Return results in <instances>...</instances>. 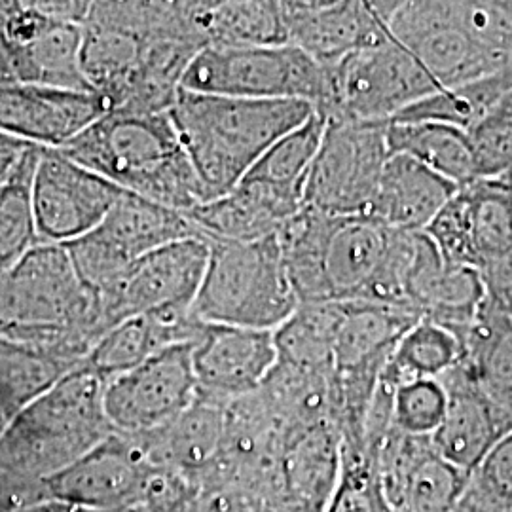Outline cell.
Listing matches in <instances>:
<instances>
[{
	"mask_svg": "<svg viewBox=\"0 0 512 512\" xmlns=\"http://www.w3.org/2000/svg\"><path fill=\"white\" fill-rule=\"evenodd\" d=\"M103 336L97 293L65 245L37 243L0 275V338L76 366Z\"/></svg>",
	"mask_w": 512,
	"mask_h": 512,
	"instance_id": "6da1fadb",
	"label": "cell"
},
{
	"mask_svg": "<svg viewBox=\"0 0 512 512\" xmlns=\"http://www.w3.org/2000/svg\"><path fill=\"white\" fill-rule=\"evenodd\" d=\"M124 192L188 213L207 202L171 110L112 109L57 148Z\"/></svg>",
	"mask_w": 512,
	"mask_h": 512,
	"instance_id": "7a4b0ae2",
	"label": "cell"
},
{
	"mask_svg": "<svg viewBox=\"0 0 512 512\" xmlns=\"http://www.w3.org/2000/svg\"><path fill=\"white\" fill-rule=\"evenodd\" d=\"M306 101H253L183 90L171 118L207 202L232 192L275 143L308 122Z\"/></svg>",
	"mask_w": 512,
	"mask_h": 512,
	"instance_id": "3957f363",
	"label": "cell"
},
{
	"mask_svg": "<svg viewBox=\"0 0 512 512\" xmlns=\"http://www.w3.org/2000/svg\"><path fill=\"white\" fill-rule=\"evenodd\" d=\"M103 385L74 366L23 406L0 435V471L44 482L114 435Z\"/></svg>",
	"mask_w": 512,
	"mask_h": 512,
	"instance_id": "277c9868",
	"label": "cell"
},
{
	"mask_svg": "<svg viewBox=\"0 0 512 512\" xmlns=\"http://www.w3.org/2000/svg\"><path fill=\"white\" fill-rule=\"evenodd\" d=\"M300 306L277 236L209 241V258L192 310L205 325L277 330Z\"/></svg>",
	"mask_w": 512,
	"mask_h": 512,
	"instance_id": "5b68a950",
	"label": "cell"
},
{
	"mask_svg": "<svg viewBox=\"0 0 512 512\" xmlns=\"http://www.w3.org/2000/svg\"><path fill=\"white\" fill-rule=\"evenodd\" d=\"M188 92L253 101H306L327 97V69L291 44L205 48L181 82Z\"/></svg>",
	"mask_w": 512,
	"mask_h": 512,
	"instance_id": "8992f818",
	"label": "cell"
},
{
	"mask_svg": "<svg viewBox=\"0 0 512 512\" xmlns=\"http://www.w3.org/2000/svg\"><path fill=\"white\" fill-rule=\"evenodd\" d=\"M327 69L325 118L391 122L423 97L440 92L420 61L393 37L348 55Z\"/></svg>",
	"mask_w": 512,
	"mask_h": 512,
	"instance_id": "52a82bcc",
	"label": "cell"
},
{
	"mask_svg": "<svg viewBox=\"0 0 512 512\" xmlns=\"http://www.w3.org/2000/svg\"><path fill=\"white\" fill-rule=\"evenodd\" d=\"M389 35L420 61L440 90L512 69L478 37L463 2H397Z\"/></svg>",
	"mask_w": 512,
	"mask_h": 512,
	"instance_id": "ba28073f",
	"label": "cell"
},
{
	"mask_svg": "<svg viewBox=\"0 0 512 512\" xmlns=\"http://www.w3.org/2000/svg\"><path fill=\"white\" fill-rule=\"evenodd\" d=\"M387 122L327 118L304 188V207L327 217H366L389 160Z\"/></svg>",
	"mask_w": 512,
	"mask_h": 512,
	"instance_id": "9c48e42d",
	"label": "cell"
},
{
	"mask_svg": "<svg viewBox=\"0 0 512 512\" xmlns=\"http://www.w3.org/2000/svg\"><path fill=\"white\" fill-rule=\"evenodd\" d=\"M205 239L188 217L124 192L90 234L65 243L80 279L99 291L139 258L183 239Z\"/></svg>",
	"mask_w": 512,
	"mask_h": 512,
	"instance_id": "30bf717a",
	"label": "cell"
},
{
	"mask_svg": "<svg viewBox=\"0 0 512 512\" xmlns=\"http://www.w3.org/2000/svg\"><path fill=\"white\" fill-rule=\"evenodd\" d=\"M82 27L61 23L35 2L0 0V84L92 92L80 69Z\"/></svg>",
	"mask_w": 512,
	"mask_h": 512,
	"instance_id": "8fae6325",
	"label": "cell"
},
{
	"mask_svg": "<svg viewBox=\"0 0 512 512\" xmlns=\"http://www.w3.org/2000/svg\"><path fill=\"white\" fill-rule=\"evenodd\" d=\"M192 344L164 349L105 382L103 406L114 433L124 437L154 433L196 403Z\"/></svg>",
	"mask_w": 512,
	"mask_h": 512,
	"instance_id": "7c38bea8",
	"label": "cell"
},
{
	"mask_svg": "<svg viewBox=\"0 0 512 512\" xmlns=\"http://www.w3.org/2000/svg\"><path fill=\"white\" fill-rule=\"evenodd\" d=\"M209 258L207 239H183L133 262L109 285L95 291L103 334L118 323L162 310L194 304Z\"/></svg>",
	"mask_w": 512,
	"mask_h": 512,
	"instance_id": "4fadbf2b",
	"label": "cell"
},
{
	"mask_svg": "<svg viewBox=\"0 0 512 512\" xmlns=\"http://www.w3.org/2000/svg\"><path fill=\"white\" fill-rule=\"evenodd\" d=\"M42 484L48 499L84 511L124 512L147 507L156 476L139 439L114 433Z\"/></svg>",
	"mask_w": 512,
	"mask_h": 512,
	"instance_id": "5bb4252c",
	"label": "cell"
},
{
	"mask_svg": "<svg viewBox=\"0 0 512 512\" xmlns=\"http://www.w3.org/2000/svg\"><path fill=\"white\" fill-rule=\"evenodd\" d=\"M124 194L57 148H40L31 181L38 243L65 245L90 234Z\"/></svg>",
	"mask_w": 512,
	"mask_h": 512,
	"instance_id": "9a60e30c",
	"label": "cell"
},
{
	"mask_svg": "<svg viewBox=\"0 0 512 512\" xmlns=\"http://www.w3.org/2000/svg\"><path fill=\"white\" fill-rule=\"evenodd\" d=\"M425 234L446 262L476 272L507 255L512 249V177L459 186Z\"/></svg>",
	"mask_w": 512,
	"mask_h": 512,
	"instance_id": "2e32d148",
	"label": "cell"
},
{
	"mask_svg": "<svg viewBox=\"0 0 512 512\" xmlns=\"http://www.w3.org/2000/svg\"><path fill=\"white\" fill-rule=\"evenodd\" d=\"M275 365L274 330L203 325L192 344L198 397L222 406L256 393Z\"/></svg>",
	"mask_w": 512,
	"mask_h": 512,
	"instance_id": "e0dca14e",
	"label": "cell"
},
{
	"mask_svg": "<svg viewBox=\"0 0 512 512\" xmlns=\"http://www.w3.org/2000/svg\"><path fill=\"white\" fill-rule=\"evenodd\" d=\"M397 2H281L287 44L329 67L348 55L378 46Z\"/></svg>",
	"mask_w": 512,
	"mask_h": 512,
	"instance_id": "ac0fdd59",
	"label": "cell"
},
{
	"mask_svg": "<svg viewBox=\"0 0 512 512\" xmlns=\"http://www.w3.org/2000/svg\"><path fill=\"white\" fill-rule=\"evenodd\" d=\"M395 230L370 217H330L321 277L327 302H378Z\"/></svg>",
	"mask_w": 512,
	"mask_h": 512,
	"instance_id": "d6986e66",
	"label": "cell"
},
{
	"mask_svg": "<svg viewBox=\"0 0 512 512\" xmlns=\"http://www.w3.org/2000/svg\"><path fill=\"white\" fill-rule=\"evenodd\" d=\"M109 110L93 92L0 84V133L40 148H63Z\"/></svg>",
	"mask_w": 512,
	"mask_h": 512,
	"instance_id": "ffe728a7",
	"label": "cell"
},
{
	"mask_svg": "<svg viewBox=\"0 0 512 512\" xmlns=\"http://www.w3.org/2000/svg\"><path fill=\"white\" fill-rule=\"evenodd\" d=\"M420 317L378 302H342V319L332 351V376L353 391L372 393L387 359Z\"/></svg>",
	"mask_w": 512,
	"mask_h": 512,
	"instance_id": "44dd1931",
	"label": "cell"
},
{
	"mask_svg": "<svg viewBox=\"0 0 512 512\" xmlns=\"http://www.w3.org/2000/svg\"><path fill=\"white\" fill-rule=\"evenodd\" d=\"M439 380L448 401L431 442L439 456L469 475L480 459L511 433L512 412L494 403L461 361Z\"/></svg>",
	"mask_w": 512,
	"mask_h": 512,
	"instance_id": "7402d4cb",
	"label": "cell"
},
{
	"mask_svg": "<svg viewBox=\"0 0 512 512\" xmlns=\"http://www.w3.org/2000/svg\"><path fill=\"white\" fill-rule=\"evenodd\" d=\"M203 325L188 304L143 313L107 330L76 366L105 384L164 349L196 342Z\"/></svg>",
	"mask_w": 512,
	"mask_h": 512,
	"instance_id": "603a6c76",
	"label": "cell"
},
{
	"mask_svg": "<svg viewBox=\"0 0 512 512\" xmlns=\"http://www.w3.org/2000/svg\"><path fill=\"white\" fill-rule=\"evenodd\" d=\"M458 184L410 156L391 154L366 217L401 232H425Z\"/></svg>",
	"mask_w": 512,
	"mask_h": 512,
	"instance_id": "cb8c5ba5",
	"label": "cell"
},
{
	"mask_svg": "<svg viewBox=\"0 0 512 512\" xmlns=\"http://www.w3.org/2000/svg\"><path fill=\"white\" fill-rule=\"evenodd\" d=\"M325 126L327 118L315 109L308 122L281 137L239 184L255 190L285 213L298 215L304 207V188Z\"/></svg>",
	"mask_w": 512,
	"mask_h": 512,
	"instance_id": "d4e9b609",
	"label": "cell"
},
{
	"mask_svg": "<svg viewBox=\"0 0 512 512\" xmlns=\"http://www.w3.org/2000/svg\"><path fill=\"white\" fill-rule=\"evenodd\" d=\"M188 12L205 48L281 46L287 29L281 2L230 0L190 2Z\"/></svg>",
	"mask_w": 512,
	"mask_h": 512,
	"instance_id": "484cf974",
	"label": "cell"
},
{
	"mask_svg": "<svg viewBox=\"0 0 512 512\" xmlns=\"http://www.w3.org/2000/svg\"><path fill=\"white\" fill-rule=\"evenodd\" d=\"M461 363L494 403L512 412V313L484 298L475 323L459 336Z\"/></svg>",
	"mask_w": 512,
	"mask_h": 512,
	"instance_id": "4316f807",
	"label": "cell"
},
{
	"mask_svg": "<svg viewBox=\"0 0 512 512\" xmlns=\"http://www.w3.org/2000/svg\"><path fill=\"white\" fill-rule=\"evenodd\" d=\"M391 154L414 158L458 186L475 181V162L467 131L435 122H387Z\"/></svg>",
	"mask_w": 512,
	"mask_h": 512,
	"instance_id": "83f0119b",
	"label": "cell"
},
{
	"mask_svg": "<svg viewBox=\"0 0 512 512\" xmlns=\"http://www.w3.org/2000/svg\"><path fill=\"white\" fill-rule=\"evenodd\" d=\"M461 359L463 346L452 330L420 319L393 349L378 385L393 391L416 380H439Z\"/></svg>",
	"mask_w": 512,
	"mask_h": 512,
	"instance_id": "f1b7e54d",
	"label": "cell"
},
{
	"mask_svg": "<svg viewBox=\"0 0 512 512\" xmlns=\"http://www.w3.org/2000/svg\"><path fill=\"white\" fill-rule=\"evenodd\" d=\"M342 319V302L300 304L274 330L277 363L302 370L332 372V351Z\"/></svg>",
	"mask_w": 512,
	"mask_h": 512,
	"instance_id": "f546056e",
	"label": "cell"
},
{
	"mask_svg": "<svg viewBox=\"0 0 512 512\" xmlns=\"http://www.w3.org/2000/svg\"><path fill=\"white\" fill-rule=\"evenodd\" d=\"M509 92H512V69L431 93L397 114L391 122H435L469 131Z\"/></svg>",
	"mask_w": 512,
	"mask_h": 512,
	"instance_id": "4dcf8cb0",
	"label": "cell"
},
{
	"mask_svg": "<svg viewBox=\"0 0 512 512\" xmlns=\"http://www.w3.org/2000/svg\"><path fill=\"white\" fill-rule=\"evenodd\" d=\"M73 366L35 349L0 338V435L23 406Z\"/></svg>",
	"mask_w": 512,
	"mask_h": 512,
	"instance_id": "1f68e13d",
	"label": "cell"
},
{
	"mask_svg": "<svg viewBox=\"0 0 512 512\" xmlns=\"http://www.w3.org/2000/svg\"><path fill=\"white\" fill-rule=\"evenodd\" d=\"M40 147H29L12 179L0 186V275L38 243L31 209V181Z\"/></svg>",
	"mask_w": 512,
	"mask_h": 512,
	"instance_id": "d6a6232c",
	"label": "cell"
},
{
	"mask_svg": "<svg viewBox=\"0 0 512 512\" xmlns=\"http://www.w3.org/2000/svg\"><path fill=\"white\" fill-rule=\"evenodd\" d=\"M454 512H512V431L467 475Z\"/></svg>",
	"mask_w": 512,
	"mask_h": 512,
	"instance_id": "836d02e7",
	"label": "cell"
},
{
	"mask_svg": "<svg viewBox=\"0 0 512 512\" xmlns=\"http://www.w3.org/2000/svg\"><path fill=\"white\" fill-rule=\"evenodd\" d=\"M476 179L512 177V92L467 131Z\"/></svg>",
	"mask_w": 512,
	"mask_h": 512,
	"instance_id": "e575fe53",
	"label": "cell"
},
{
	"mask_svg": "<svg viewBox=\"0 0 512 512\" xmlns=\"http://www.w3.org/2000/svg\"><path fill=\"white\" fill-rule=\"evenodd\" d=\"M446 389L440 380H416L391 391V425L410 437L431 439L446 412Z\"/></svg>",
	"mask_w": 512,
	"mask_h": 512,
	"instance_id": "d590c367",
	"label": "cell"
},
{
	"mask_svg": "<svg viewBox=\"0 0 512 512\" xmlns=\"http://www.w3.org/2000/svg\"><path fill=\"white\" fill-rule=\"evenodd\" d=\"M323 512H380L365 458L344 454L342 475Z\"/></svg>",
	"mask_w": 512,
	"mask_h": 512,
	"instance_id": "8d00e7d4",
	"label": "cell"
},
{
	"mask_svg": "<svg viewBox=\"0 0 512 512\" xmlns=\"http://www.w3.org/2000/svg\"><path fill=\"white\" fill-rule=\"evenodd\" d=\"M33 2L46 16L57 19L61 23L76 25V27H84L92 10V2L88 0H33Z\"/></svg>",
	"mask_w": 512,
	"mask_h": 512,
	"instance_id": "74e56055",
	"label": "cell"
},
{
	"mask_svg": "<svg viewBox=\"0 0 512 512\" xmlns=\"http://www.w3.org/2000/svg\"><path fill=\"white\" fill-rule=\"evenodd\" d=\"M29 147H33V145L21 143L14 137L0 133V186H4L12 179V175L16 173V169L21 164Z\"/></svg>",
	"mask_w": 512,
	"mask_h": 512,
	"instance_id": "f35d334b",
	"label": "cell"
},
{
	"mask_svg": "<svg viewBox=\"0 0 512 512\" xmlns=\"http://www.w3.org/2000/svg\"><path fill=\"white\" fill-rule=\"evenodd\" d=\"M16 512H90L84 511V509H78L73 507L69 503H63V501H57V499H42L37 503H31V505H25Z\"/></svg>",
	"mask_w": 512,
	"mask_h": 512,
	"instance_id": "ab89813d",
	"label": "cell"
},
{
	"mask_svg": "<svg viewBox=\"0 0 512 512\" xmlns=\"http://www.w3.org/2000/svg\"><path fill=\"white\" fill-rule=\"evenodd\" d=\"M124 512H148L147 507H137V509H129V511Z\"/></svg>",
	"mask_w": 512,
	"mask_h": 512,
	"instance_id": "60d3db41",
	"label": "cell"
},
{
	"mask_svg": "<svg viewBox=\"0 0 512 512\" xmlns=\"http://www.w3.org/2000/svg\"><path fill=\"white\" fill-rule=\"evenodd\" d=\"M148 512H190V511H179V509H177V511H175V509H171V511H148Z\"/></svg>",
	"mask_w": 512,
	"mask_h": 512,
	"instance_id": "b9f144b4",
	"label": "cell"
}]
</instances>
